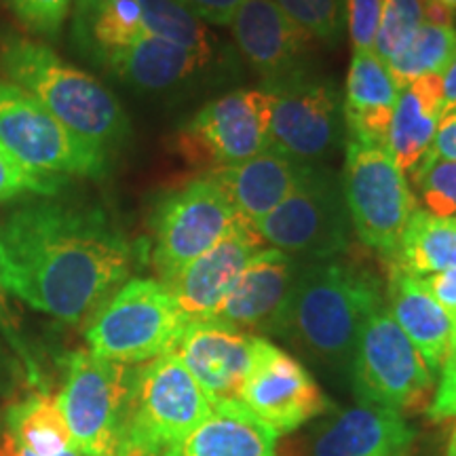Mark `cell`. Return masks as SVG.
Listing matches in <instances>:
<instances>
[{
  "instance_id": "1",
  "label": "cell",
  "mask_w": 456,
  "mask_h": 456,
  "mask_svg": "<svg viewBox=\"0 0 456 456\" xmlns=\"http://www.w3.org/2000/svg\"><path fill=\"white\" fill-rule=\"evenodd\" d=\"M134 265V243L95 205L37 197L0 216V283L60 322L94 315Z\"/></svg>"
},
{
  "instance_id": "2",
  "label": "cell",
  "mask_w": 456,
  "mask_h": 456,
  "mask_svg": "<svg viewBox=\"0 0 456 456\" xmlns=\"http://www.w3.org/2000/svg\"><path fill=\"white\" fill-rule=\"evenodd\" d=\"M383 302L380 281L363 266L315 260L300 266L279 336L323 366L349 374L359 334Z\"/></svg>"
},
{
  "instance_id": "3",
  "label": "cell",
  "mask_w": 456,
  "mask_h": 456,
  "mask_svg": "<svg viewBox=\"0 0 456 456\" xmlns=\"http://www.w3.org/2000/svg\"><path fill=\"white\" fill-rule=\"evenodd\" d=\"M0 70L72 134L108 157L131 135L127 114L110 91L45 45L9 38L0 49Z\"/></svg>"
},
{
  "instance_id": "4",
  "label": "cell",
  "mask_w": 456,
  "mask_h": 456,
  "mask_svg": "<svg viewBox=\"0 0 456 456\" xmlns=\"http://www.w3.org/2000/svg\"><path fill=\"white\" fill-rule=\"evenodd\" d=\"M186 323L167 285L134 277L91 315L85 338L94 355L142 366L174 351Z\"/></svg>"
},
{
  "instance_id": "5",
  "label": "cell",
  "mask_w": 456,
  "mask_h": 456,
  "mask_svg": "<svg viewBox=\"0 0 456 456\" xmlns=\"http://www.w3.org/2000/svg\"><path fill=\"white\" fill-rule=\"evenodd\" d=\"M212 410L175 353L135 366L118 456H159Z\"/></svg>"
},
{
  "instance_id": "6",
  "label": "cell",
  "mask_w": 456,
  "mask_h": 456,
  "mask_svg": "<svg viewBox=\"0 0 456 456\" xmlns=\"http://www.w3.org/2000/svg\"><path fill=\"white\" fill-rule=\"evenodd\" d=\"M349 376L359 403L395 410L403 416L429 408L436 391V374L385 302L376 306L359 334Z\"/></svg>"
},
{
  "instance_id": "7",
  "label": "cell",
  "mask_w": 456,
  "mask_h": 456,
  "mask_svg": "<svg viewBox=\"0 0 456 456\" xmlns=\"http://www.w3.org/2000/svg\"><path fill=\"white\" fill-rule=\"evenodd\" d=\"M340 182L359 241L389 260L410 216L419 208L406 174L393 161L387 146L346 140Z\"/></svg>"
},
{
  "instance_id": "8",
  "label": "cell",
  "mask_w": 456,
  "mask_h": 456,
  "mask_svg": "<svg viewBox=\"0 0 456 456\" xmlns=\"http://www.w3.org/2000/svg\"><path fill=\"white\" fill-rule=\"evenodd\" d=\"M134 370L91 351L68 355L64 385L55 397L83 456H118Z\"/></svg>"
},
{
  "instance_id": "9",
  "label": "cell",
  "mask_w": 456,
  "mask_h": 456,
  "mask_svg": "<svg viewBox=\"0 0 456 456\" xmlns=\"http://www.w3.org/2000/svg\"><path fill=\"white\" fill-rule=\"evenodd\" d=\"M0 144L30 169L64 180L104 178L110 167V157L7 78H0Z\"/></svg>"
},
{
  "instance_id": "10",
  "label": "cell",
  "mask_w": 456,
  "mask_h": 456,
  "mask_svg": "<svg viewBox=\"0 0 456 456\" xmlns=\"http://www.w3.org/2000/svg\"><path fill=\"white\" fill-rule=\"evenodd\" d=\"M241 218L208 174L171 188L151 216L152 265L167 283L184 266L212 249Z\"/></svg>"
},
{
  "instance_id": "11",
  "label": "cell",
  "mask_w": 456,
  "mask_h": 456,
  "mask_svg": "<svg viewBox=\"0 0 456 456\" xmlns=\"http://www.w3.org/2000/svg\"><path fill=\"white\" fill-rule=\"evenodd\" d=\"M273 95L237 89L208 102L175 135V152L192 167L208 171L248 161L269 151Z\"/></svg>"
},
{
  "instance_id": "12",
  "label": "cell",
  "mask_w": 456,
  "mask_h": 456,
  "mask_svg": "<svg viewBox=\"0 0 456 456\" xmlns=\"http://www.w3.org/2000/svg\"><path fill=\"white\" fill-rule=\"evenodd\" d=\"M351 228L342 182L322 165L294 195L256 222L262 241L289 256L313 260H330L345 252Z\"/></svg>"
},
{
  "instance_id": "13",
  "label": "cell",
  "mask_w": 456,
  "mask_h": 456,
  "mask_svg": "<svg viewBox=\"0 0 456 456\" xmlns=\"http://www.w3.org/2000/svg\"><path fill=\"white\" fill-rule=\"evenodd\" d=\"M273 95L269 151L319 165L346 142L340 91L311 70L265 85Z\"/></svg>"
},
{
  "instance_id": "14",
  "label": "cell",
  "mask_w": 456,
  "mask_h": 456,
  "mask_svg": "<svg viewBox=\"0 0 456 456\" xmlns=\"http://www.w3.org/2000/svg\"><path fill=\"white\" fill-rule=\"evenodd\" d=\"M239 402L273 431L292 433L328 410V397L294 355L256 336Z\"/></svg>"
},
{
  "instance_id": "15",
  "label": "cell",
  "mask_w": 456,
  "mask_h": 456,
  "mask_svg": "<svg viewBox=\"0 0 456 456\" xmlns=\"http://www.w3.org/2000/svg\"><path fill=\"white\" fill-rule=\"evenodd\" d=\"M228 26L245 61L265 85L311 70L315 41L279 9L275 0H245Z\"/></svg>"
},
{
  "instance_id": "16",
  "label": "cell",
  "mask_w": 456,
  "mask_h": 456,
  "mask_svg": "<svg viewBox=\"0 0 456 456\" xmlns=\"http://www.w3.org/2000/svg\"><path fill=\"white\" fill-rule=\"evenodd\" d=\"M262 243L256 224L239 218L226 237L165 283L186 322H205L216 315Z\"/></svg>"
},
{
  "instance_id": "17",
  "label": "cell",
  "mask_w": 456,
  "mask_h": 456,
  "mask_svg": "<svg viewBox=\"0 0 456 456\" xmlns=\"http://www.w3.org/2000/svg\"><path fill=\"white\" fill-rule=\"evenodd\" d=\"M298 273L294 256L275 248L260 249L212 319L252 336L281 334Z\"/></svg>"
},
{
  "instance_id": "18",
  "label": "cell",
  "mask_w": 456,
  "mask_h": 456,
  "mask_svg": "<svg viewBox=\"0 0 456 456\" xmlns=\"http://www.w3.org/2000/svg\"><path fill=\"white\" fill-rule=\"evenodd\" d=\"M254 338L216 319L188 322L171 353L180 357L212 403L239 402V391L252 366Z\"/></svg>"
},
{
  "instance_id": "19",
  "label": "cell",
  "mask_w": 456,
  "mask_h": 456,
  "mask_svg": "<svg viewBox=\"0 0 456 456\" xmlns=\"http://www.w3.org/2000/svg\"><path fill=\"white\" fill-rule=\"evenodd\" d=\"M315 167L266 151L243 163L208 171V175L220 186L237 216L256 224L294 195Z\"/></svg>"
},
{
  "instance_id": "20",
  "label": "cell",
  "mask_w": 456,
  "mask_h": 456,
  "mask_svg": "<svg viewBox=\"0 0 456 456\" xmlns=\"http://www.w3.org/2000/svg\"><path fill=\"white\" fill-rule=\"evenodd\" d=\"M414 440V427L403 414L359 403L317 433L311 456H412Z\"/></svg>"
},
{
  "instance_id": "21",
  "label": "cell",
  "mask_w": 456,
  "mask_h": 456,
  "mask_svg": "<svg viewBox=\"0 0 456 456\" xmlns=\"http://www.w3.org/2000/svg\"><path fill=\"white\" fill-rule=\"evenodd\" d=\"M279 433L241 402H216L182 440L159 456H277Z\"/></svg>"
},
{
  "instance_id": "22",
  "label": "cell",
  "mask_w": 456,
  "mask_h": 456,
  "mask_svg": "<svg viewBox=\"0 0 456 456\" xmlns=\"http://www.w3.org/2000/svg\"><path fill=\"white\" fill-rule=\"evenodd\" d=\"M397 100L399 87L385 61L374 51H353L342 100L346 140L387 146Z\"/></svg>"
},
{
  "instance_id": "23",
  "label": "cell",
  "mask_w": 456,
  "mask_h": 456,
  "mask_svg": "<svg viewBox=\"0 0 456 456\" xmlns=\"http://www.w3.org/2000/svg\"><path fill=\"white\" fill-rule=\"evenodd\" d=\"M387 298L393 319L425 359L427 368L440 374L454 336V319L431 298L419 277L395 265H389Z\"/></svg>"
},
{
  "instance_id": "24",
  "label": "cell",
  "mask_w": 456,
  "mask_h": 456,
  "mask_svg": "<svg viewBox=\"0 0 456 456\" xmlns=\"http://www.w3.org/2000/svg\"><path fill=\"white\" fill-rule=\"evenodd\" d=\"M212 61L214 53L146 37L114 55L104 70L138 91L163 94L188 85L203 70H208Z\"/></svg>"
},
{
  "instance_id": "25",
  "label": "cell",
  "mask_w": 456,
  "mask_h": 456,
  "mask_svg": "<svg viewBox=\"0 0 456 456\" xmlns=\"http://www.w3.org/2000/svg\"><path fill=\"white\" fill-rule=\"evenodd\" d=\"M444 118L442 74H427L408 87L399 89L393 112L387 151L403 174H410L423 161L436 138L437 125Z\"/></svg>"
},
{
  "instance_id": "26",
  "label": "cell",
  "mask_w": 456,
  "mask_h": 456,
  "mask_svg": "<svg viewBox=\"0 0 456 456\" xmlns=\"http://www.w3.org/2000/svg\"><path fill=\"white\" fill-rule=\"evenodd\" d=\"M146 37L140 0H77L72 41L100 68Z\"/></svg>"
},
{
  "instance_id": "27",
  "label": "cell",
  "mask_w": 456,
  "mask_h": 456,
  "mask_svg": "<svg viewBox=\"0 0 456 456\" xmlns=\"http://www.w3.org/2000/svg\"><path fill=\"white\" fill-rule=\"evenodd\" d=\"M3 433L38 456H64L78 450L57 397L45 389L34 391L7 410Z\"/></svg>"
},
{
  "instance_id": "28",
  "label": "cell",
  "mask_w": 456,
  "mask_h": 456,
  "mask_svg": "<svg viewBox=\"0 0 456 456\" xmlns=\"http://www.w3.org/2000/svg\"><path fill=\"white\" fill-rule=\"evenodd\" d=\"M389 265L412 273L416 277L431 275L456 266V218H437L416 208Z\"/></svg>"
},
{
  "instance_id": "29",
  "label": "cell",
  "mask_w": 456,
  "mask_h": 456,
  "mask_svg": "<svg viewBox=\"0 0 456 456\" xmlns=\"http://www.w3.org/2000/svg\"><path fill=\"white\" fill-rule=\"evenodd\" d=\"M456 55V28L425 24L416 30L406 47L387 64L399 89L427 74H444Z\"/></svg>"
},
{
  "instance_id": "30",
  "label": "cell",
  "mask_w": 456,
  "mask_h": 456,
  "mask_svg": "<svg viewBox=\"0 0 456 456\" xmlns=\"http://www.w3.org/2000/svg\"><path fill=\"white\" fill-rule=\"evenodd\" d=\"M148 37L163 38L180 47L214 53L216 38L178 0H140Z\"/></svg>"
},
{
  "instance_id": "31",
  "label": "cell",
  "mask_w": 456,
  "mask_h": 456,
  "mask_svg": "<svg viewBox=\"0 0 456 456\" xmlns=\"http://www.w3.org/2000/svg\"><path fill=\"white\" fill-rule=\"evenodd\" d=\"M410 180L425 212L437 218H456V161L425 155L410 171Z\"/></svg>"
},
{
  "instance_id": "32",
  "label": "cell",
  "mask_w": 456,
  "mask_h": 456,
  "mask_svg": "<svg viewBox=\"0 0 456 456\" xmlns=\"http://www.w3.org/2000/svg\"><path fill=\"white\" fill-rule=\"evenodd\" d=\"M296 26L328 47L340 43L346 28L345 0H275Z\"/></svg>"
},
{
  "instance_id": "33",
  "label": "cell",
  "mask_w": 456,
  "mask_h": 456,
  "mask_svg": "<svg viewBox=\"0 0 456 456\" xmlns=\"http://www.w3.org/2000/svg\"><path fill=\"white\" fill-rule=\"evenodd\" d=\"M425 24V0H383L374 53L389 64Z\"/></svg>"
},
{
  "instance_id": "34",
  "label": "cell",
  "mask_w": 456,
  "mask_h": 456,
  "mask_svg": "<svg viewBox=\"0 0 456 456\" xmlns=\"http://www.w3.org/2000/svg\"><path fill=\"white\" fill-rule=\"evenodd\" d=\"M64 178L38 174L0 144V205L28 197H55L64 191Z\"/></svg>"
},
{
  "instance_id": "35",
  "label": "cell",
  "mask_w": 456,
  "mask_h": 456,
  "mask_svg": "<svg viewBox=\"0 0 456 456\" xmlns=\"http://www.w3.org/2000/svg\"><path fill=\"white\" fill-rule=\"evenodd\" d=\"M9 4L30 30L43 37H57L72 0H9Z\"/></svg>"
},
{
  "instance_id": "36",
  "label": "cell",
  "mask_w": 456,
  "mask_h": 456,
  "mask_svg": "<svg viewBox=\"0 0 456 456\" xmlns=\"http://www.w3.org/2000/svg\"><path fill=\"white\" fill-rule=\"evenodd\" d=\"M353 51H374L383 0H345Z\"/></svg>"
},
{
  "instance_id": "37",
  "label": "cell",
  "mask_w": 456,
  "mask_h": 456,
  "mask_svg": "<svg viewBox=\"0 0 456 456\" xmlns=\"http://www.w3.org/2000/svg\"><path fill=\"white\" fill-rule=\"evenodd\" d=\"M0 336L7 342V346L15 355L17 362H20L26 379L34 385H41V370H38L37 359H34V353L30 346H28L20 323H17L15 313L11 309L7 300V289L3 288V283H0Z\"/></svg>"
},
{
  "instance_id": "38",
  "label": "cell",
  "mask_w": 456,
  "mask_h": 456,
  "mask_svg": "<svg viewBox=\"0 0 456 456\" xmlns=\"http://www.w3.org/2000/svg\"><path fill=\"white\" fill-rule=\"evenodd\" d=\"M427 412L433 420L456 419V328Z\"/></svg>"
},
{
  "instance_id": "39",
  "label": "cell",
  "mask_w": 456,
  "mask_h": 456,
  "mask_svg": "<svg viewBox=\"0 0 456 456\" xmlns=\"http://www.w3.org/2000/svg\"><path fill=\"white\" fill-rule=\"evenodd\" d=\"M178 3L197 20L214 26H228L245 0H178Z\"/></svg>"
},
{
  "instance_id": "40",
  "label": "cell",
  "mask_w": 456,
  "mask_h": 456,
  "mask_svg": "<svg viewBox=\"0 0 456 456\" xmlns=\"http://www.w3.org/2000/svg\"><path fill=\"white\" fill-rule=\"evenodd\" d=\"M419 281L429 292L431 298L456 322V266L419 277Z\"/></svg>"
},
{
  "instance_id": "41",
  "label": "cell",
  "mask_w": 456,
  "mask_h": 456,
  "mask_svg": "<svg viewBox=\"0 0 456 456\" xmlns=\"http://www.w3.org/2000/svg\"><path fill=\"white\" fill-rule=\"evenodd\" d=\"M427 155L444 159V161H456V112H448L437 125L436 138Z\"/></svg>"
},
{
  "instance_id": "42",
  "label": "cell",
  "mask_w": 456,
  "mask_h": 456,
  "mask_svg": "<svg viewBox=\"0 0 456 456\" xmlns=\"http://www.w3.org/2000/svg\"><path fill=\"white\" fill-rule=\"evenodd\" d=\"M444 83V117L456 108V55L442 74Z\"/></svg>"
},
{
  "instance_id": "43",
  "label": "cell",
  "mask_w": 456,
  "mask_h": 456,
  "mask_svg": "<svg viewBox=\"0 0 456 456\" xmlns=\"http://www.w3.org/2000/svg\"><path fill=\"white\" fill-rule=\"evenodd\" d=\"M17 374H24V370H21L20 362H17L13 353H11L7 342L0 336V385H3L4 380L13 379Z\"/></svg>"
},
{
  "instance_id": "44",
  "label": "cell",
  "mask_w": 456,
  "mask_h": 456,
  "mask_svg": "<svg viewBox=\"0 0 456 456\" xmlns=\"http://www.w3.org/2000/svg\"><path fill=\"white\" fill-rule=\"evenodd\" d=\"M0 456H38V454H34L32 450L24 448V446H21V444H17L15 440H11L9 436L0 433ZM64 456H83V452L74 450V452H68Z\"/></svg>"
},
{
  "instance_id": "45",
  "label": "cell",
  "mask_w": 456,
  "mask_h": 456,
  "mask_svg": "<svg viewBox=\"0 0 456 456\" xmlns=\"http://www.w3.org/2000/svg\"><path fill=\"white\" fill-rule=\"evenodd\" d=\"M431 3L440 4V7L448 9L450 13H454V15H456V0H431Z\"/></svg>"
},
{
  "instance_id": "46",
  "label": "cell",
  "mask_w": 456,
  "mask_h": 456,
  "mask_svg": "<svg viewBox=\"0 0 456 456\" xmlns=\"http://www.w3.org/2000/svg\"><path fill=\"white\" fill-rule=\"evenodd\" d=\"M446 456H456V429L452 431V436H450V442H448Z\"/></svg>"
},
{
  "instance_id": "47",
  "label": "cell",
  "mask_w": 456,
  "mask_h": 456,
  "mask_svg": "<svg viewBox=\"0 0 456 456\" xmlns=\"http://www.w3.org/2000/svg\"><path fill=\"white\" fill-rule=\"evenodd\" d=\"M454 112H456V108H454Z\"/></svg>"
}]
</instances>
